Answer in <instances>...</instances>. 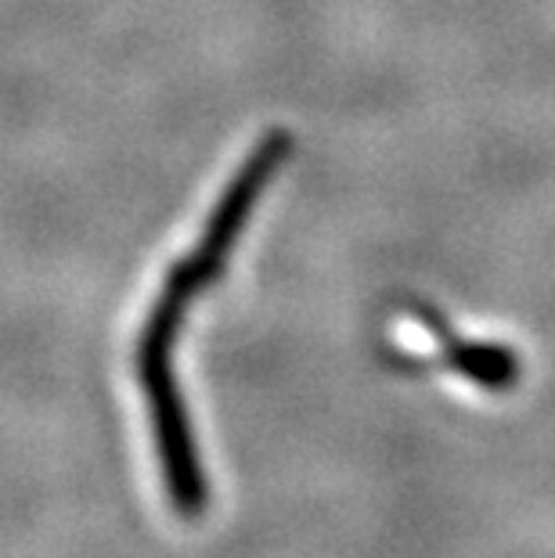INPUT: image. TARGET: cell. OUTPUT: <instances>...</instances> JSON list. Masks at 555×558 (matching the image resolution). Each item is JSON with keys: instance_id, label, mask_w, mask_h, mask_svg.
<instances>
[{"instance_id": "cell-1", "label": "cell", "mask_w": 555, "mask_h": 558, "mask_svg": "<svg viewBox=\"0 0 555 558\" xmlns=\"http://www.w3.org/2000/svg\"><path fill=\"white\" fill-rule=\"evenodd\" d=\"M292 156V134L289 130H270L250 151V159L242 162V170L234 173V181L224 187L220 202L209 213V223L203 231V242L195 245V253L173 264V270L162 281V292L156 295V306L141 328L137 339V378L145 386L152 429H156L162 472H167V486L173 501L181 505V512H198L203 508V472L195 469V450L188 439V422L181 397H177L170 353L181 331V320L188 303L195 295H203L209 284L220 278L224 264L234 253V242L250 220L253 206L270 184V177L281 170V162Z\"/></svg>"}]
</instances>
